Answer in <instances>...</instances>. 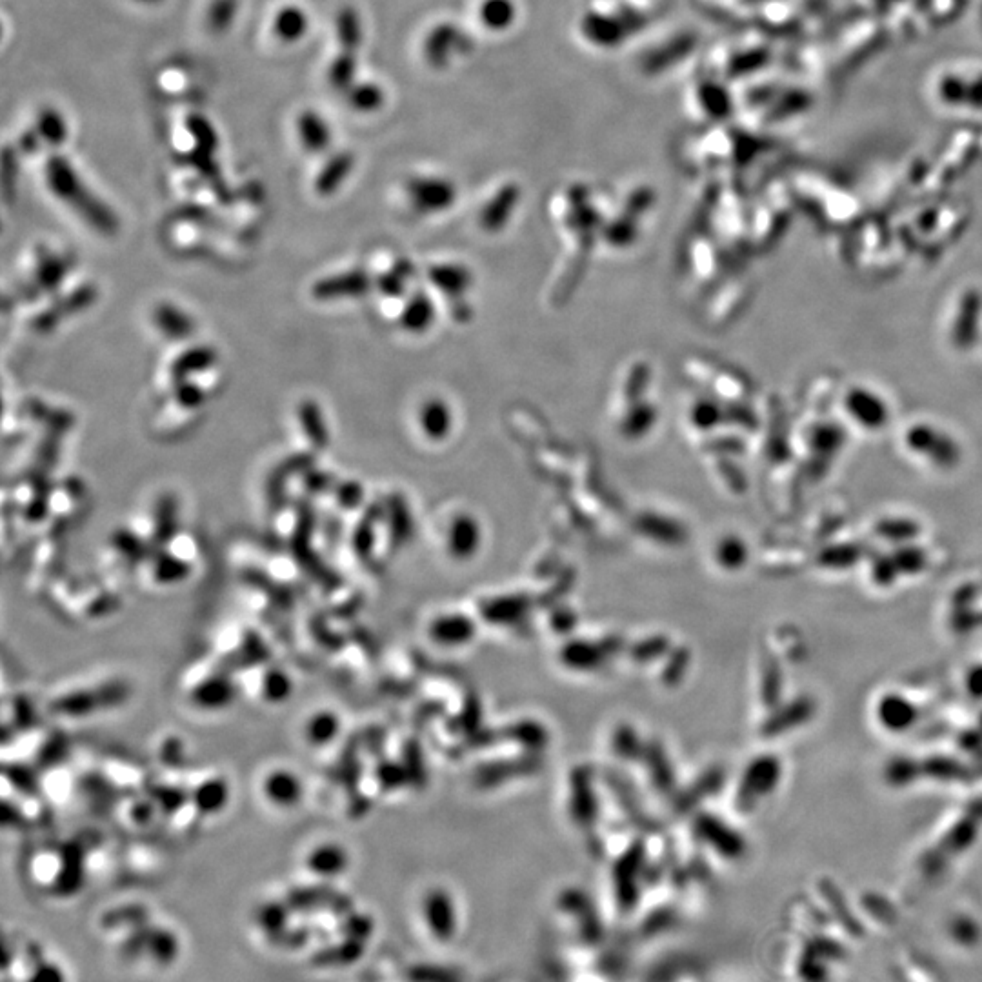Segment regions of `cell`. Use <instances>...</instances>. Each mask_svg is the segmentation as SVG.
<instances>
[{
  "label": "cell",
  "mask_w": 982,
  "mask_h": 982,
  "mask_svg": "<svg viewBox=\"0 0 982 982\" xmlns=\"http://www.w3.org/2000/svg\"><path fill=\"white\" fill-rule=\"evenodd\" d=\"M95 930L115 962L144 977H162L177 970L188 950L186 933L142 902L104 910Z\"/></svg>",
  "instance_id": "obj_1"
},
{
  "label": "cell",
  "mask_w": 982,
  "mask_h": 982,
  "mask_svg": "<svg viewBox=\"0 0 982 982\" xmlns=\"http://www.w3.org/2000/svg\"><path fill=\"white\" fill-rule=\"evenodd\" d=\"M44 173L51 193L59 201L77 211L91 228L101 231L104 235H113L117 231L119 222L115 219L113 211L84 186L79 173L64 155L51 153L44 166Z\"/></svg>",
  "instance_id": "obj_2"
},
{
  "label": "cell",
  "mask_w": 982,
  "mask_h": 982,
  "mask_svg": "<svg viewBox=\"0 0 982 982\" xmlns=\"http://www.w3.org/2000/svg\"><path fill=\"white\" fill-rule=\"evenodd\" d=\"M350 862V853L339 842H317L302 855L301 872L315 884L331 886L348 872Z\"/></svg>",
  "instance_id": "obj_3"
},
{
  "label": "cell",
  "mask_w": 982,
  "mask_h": 982,
  "mask_svg": "<svg viewBox=\"0 0 982 982\" xmlns=\"http://www.w3.org/2000/svg\"><path fill=\"white\" fill-rule=\"evenodd\" d=\"M261 793L264 801L277 810H293L304 799V782L295 770L277 766L262 775Z\"/></svg>",
  "instance_id": "obj_4"
},
{
  "label": "cell",
  "mask_w": 982,
  "mask_h": 982,
  "mask_svg": "<svg viewBox=\"0 0 982 982\" xmlns=\"http://www.w3.org/2000/svg\"><path fill=\"white\" fill-rule=\"evenodd\" d=\"M310 26V13L306 8L297 2H288L273 13L270 31L273 39L281 44H297L310 33Z\"/></svg>",
  "instance_id": "obj_5"
},
{
  "label": "cell",
  "mask_w": 982,
  "mask_h": 982,
  "mask_svg": "<svg viewBox=\"0 0 982 982\" xmlns=\"http://www.w3.org/2000/svg\"><path fill=\"white\" fill-rule=\"evenodd\" d=\"M295 130H297V139L301 142L302 150L313 153V155H321V153L330 150L331 142H333V131H331L330 122L326 121V117L322 115L321 111H317L315 108H304V110L299 111L297 121H295Z\"/></svg>",
  "instance_id": "obj_6"
},
{
  "label": "cell",
  "mask_w": 982,
  "mask_h": 982,
  "mask_svg": "<svg viewBox=\"0 0 982 982\" xmlns=\"http://www.w3.org/2000/svg\"><path fill=\"white\" fill-rule=\"evenodd\" d=\"M368 277L362 271H346L339 275H330L326 279L315 282L311 295L317 301H335L346 297H359L368 290Z\"/></svg>",
  "instance_id": "obj_7"
},
{
  "label": "cell",
  "mask_w": 982,
  "mask_h": 982,
  "mask_svg": "<svg viewBox=\"0 0 982 982\" xmlns=\"http://www.w3.org/2000/svg\"><path fill=\"white\" fill-rule=\"evenodd\" d=\"M190 792V790H188ZM190 801L202 817L221 813L230 802V786L221 775L202 779L190 792Z\"/></svg>",
  "instance_id": "obj_8"
},
{
  "label": "cell",
  "mask_w": 982,
  "mask_h": 982,
  "mask_svg": "<svg viewBox=\"0 0 982 982\" xmlns=\"http://www.w3.org/2000/svg\"><path fill=\"white\" fill-rule=\"evenodd\" d=\"M95 297H97V291L93 286L90 284L81 286L79 290L64 295L61 301L51 306L50 310L42 311L41 315L35 319V326L42 331L51 330L64 315L79 313L84 308H88L91 302L95 301Z\"/></svg>",
  "instance_id": "obj_9"
},
{
  "label": "cell",
  "mask_w": 982,
  "mask_h": 982,
  "mask_svg": "<svg viewBox=\"0 0 982 982\" xmlns=\"http://www.w3.org/2000/svg\"><path fill=\"white\" fill-rule=\"evenodd\" d=\"M353 164H355V159H353L350 151H337L335 155H331L313 181L315 193L321 197H331L335 191L341 188L342 182L348 179V175L353 170Z\"/></svg>",
  "instance_id": "obj_10"
},
{
  "label": "cell",
  "mask_w": 982,
  "mask_h": 982,
  "mask_svg": "<svg viewBox=\"0 0 982 982\" xmlns=\"http://www.w3.org/2000/svg\"><path fill=\"white\" fill-rule=\"evenodd\" d=\"M237 690H239V684L228 682L219 675H215V677L204 679L201 684H197L193 688L191 701L204 710H217V708L221 710L233 701Z\"/></svg>",
  "instance_id": "obj_11"
},
{
  "label": "cell",
  "mask_w": 982,
  "mask_h": 982,
  "mask_svg": "<svg viewBox=\"0 0 982 982\" xmlns=\"http://www.w3.org/2000/svg\"><path fill=\"white\" fill-rule=\"evenodd\" d=\"M217 361V351L211 346H193L190 350L182 351L181 355L171 364L170 373L173 382L188 381L193 375L206 373Z\"/></svg>",
  "instance_id": "obj_12"
},
{
  "label": "cell",
  "mask_w": 982,
  "mask_h": 982,
  "mask_svg": "<svg viewBox=\"0 0 982 982\" xmlns=\"http://www.w3.org/2000/svg\"><path fill=\"white\" fill-rule=\"evenodd\" d=\"M153 322L162 331L164 337L171 341H184L190 339L195 331V322L188 313L179 310L177 306L162 302L153 311Z\"/></svg>",
  "instance_id": "obj_13"
},
{
  "label": "cell",
  "mask_w": 982,
  "mask_h": 982,
  "mask_svg": "<svg viewBox=\"0 0 982 982\" xmlns=\"http://www.w3.org/2000/svg\"><path fill=\"white\" fill-rule=\"evenodd\" d=\"M33 131L46 146L61 148L70 137V124L59 108L44 106L35 117Z\"/></svg>",
  "instance_id": "obj_14"
},
{
  "label": "cell",
  "mask_w": 982,
  "mask_h": 982,
  "mask_svg": "<svg viewBox=\"0 0 982 982\" xmlns=\"http://www.w3.org/2000/svg\"><path fill=\"white\" fill-rule=\"evenodd\" d=\"M70 268L71 262L68 257L55 255L51 251H41L39 259H37V268H35V281H37L39 290L42 293L59 290V286L66 279Z\"/></svg>",
  "instance_id": "obj_15"
},
{
  "label": "cell",
  "mask_w": 982,
  "mask_h": 982,
  "mask_svg": "<svg viewBox=\"0 0 982 982\" xmlns=\"http://www.w3.org/2000/svg\"><path fill=\"white\" fill-rule=\"evenodd\" d=\"M346 106L355 113H375L381 110L386 102V93L382 86L371 81H357L351 84L348 90L342 93Z\"/></svg>",
  "instance_id": "obj_16"
},
{
  "label": "cell",
  "mask_w": 982,
  "mask_h": 982,
  "mask_svg": "<svg viewBox=\"0 0 982 982\" xmlns=\"http://www.w3.org/2000/svg\"><path fill=\"white\" fill-rule=\"evenodd\" d=\"M341 719L331 710H319L304 724V741L313 748H324L339 737Z\"/></svg>",
  "instance_id": "obj_17"
},
{
  "label": "cell",
  "mask_w": 982,
  "mask_h": 982,
  "mask_svg": "<svg viewBox=\"0 0 982 982\" xmlns=\"http://www.w3.org/2000/svg\"><path fill=\"white\" fill-rule=\"evenodd\" d=\"M299 424L306 439L311 444V448L322 450L330 442V431L326 426V419L322 413L321 406L315 401H302L299 406Z\"/></svg>",
  "instance_id": "obj_18"
},
{
  "label": "cell",
  "mask_w": 982,
  "mask_h": 982,
  "mask_svg": "<svg viewBox=\"0 0 982 982\" xmlns=\"http://www.w3.org/2000/svg\"><path fill=\"white\" fill-rule=\"evenodd\" d=\"M193 564L186 559L179 557L177 553L162 552L157 555L153 562L151 575L157 586H173L179 582L186 581L190 577Z\"/></svg>",
  "instance_id": "obj_19"
},
{
  "label": "cell",
  "mask_w": 982,
  "mask_h": 982,
  "mask_svg": "<svg viewBox=\"0 0 982 982\" xmlns=\"http://www.w3.org/2000/svg\"><path fill=\"white\" fill-rule=\"evenodd\" d=\"M335 37L339 42V50L355 51L361 48L362 22L359 11L353 6H342L335 15Z\"/></svg>",
  "instance_id": "obj_20"
},
{
  "label": "cell",
  "mask_w": 982,
  "mask_h": 982,
  "mask_svg": "<svg viewBox=\"0 0 982 982\" xmlns=\"http://www.w3.org/2000/svg\"><path fill=\"white\" fill-rule=\"evenodd\" d=\"M311 462H313V457L306 455V453L293 455V457H288L286 461L281 462L270 475V481H268V499L273 504L281 501L284 493H286V479L310 470Z\"/></svg>",
  "instance_id": "obj_21"
},
{
  "label": "cell",
  "mask_w": 982,
  "mask_h": 982,
  "mask_svg": "<svg viewBox=\"0 0 982 982\" xmlns=\"http://www.w3.org/2000/svg\"><path fill=\"white\" fill-rule=\"evenodd\" d=\"M326 81L333 91H344L357 81V53L355 51L339 50L331 57L326 68Z\"/></svg>",
  "instance_id": "obj_22"
},
{
  "label": "cell",
  "mask_w": 982,
  "mask_h": 982,
  "mask_svg": "<svg viewBox=\"0 0 982 982\" xmlns=\"http://www.w3.org/2000/svg\"><path fill=\"white\" fill-rule=\"evenodd\" d=\"M255 692L261 695L262 701L270 702V704H281L293 692V682L288 677V673L282 672L279 668L270 670V672H261Z\"/></svg>",
  "instance_id": "obj_23"
},
{
  "label": "cell",
  "mask_w": 982,
  "mask_h": 982,
  "mask_svg": "<svg viewBox=\"0 0 982 982\" xmlns=\"http://www.w3.org/2000/svg\"><path fill=\"white\" fill-rule=\"evenodd\" d=\"M239 0H211L206 11V26L215 35H224L231 30L239 15Z\"/></svg>",
  "instance_id": "obj_24"
},
{
  "label": "cell",
  "mask_w": 982,
  "mask_h": 982,
  "mask_svg": "<svg viewBox=\"0 0 982 982\" xmlns=\"http://www.w3.org/2000/svg\"><path fill=\"white\" fill-rule=\"evenodd\" d=\"M175 528H177V501L173 497H162L159 506H157V513H155V532H153V541L159 542V544H170L175 537Z\"/></svg>",
  "instance_id": "obj_25"
},
{
  "label": "cell",
  "mask_w": 982,
  "mask_h": 982,
  "mask_svg": "<svg viewBox=\"0 0 982 982\" xmlns=\"http://www.w3.org/2000/svg\"><path fill=\"white\" fill-rule=\"evenodd\" d=\"M173 399L184 410H197L206 401V393L197 382L188 379V381L175 382Z\"/></svg>",
  "instance_id": "obj_26"
},
{
  "label": "cell",
  "mask_w": 982,
  "mask_h": 982,
  "mask_svg": "<svg viewBox=\"0 0 982 982\" xmlns=\"http://www.w3.org/2000/svg\"><path fill=\"white\" fill-rule=\"evenodd\" d=\"M159 806L155 804L153 799H146V801H133L130 804V808L126 810V819L131 822V826H148L153 817H155V810Z\"/></svg>",
  "instance_id": "obj_27"
},
{
  "label": "cell",
  "mask_w": 982,
  "mask_h": 982,
  "mask_svg": "<svg viewBox=\"0 0 982 982\" xmlns=\"http://www.w3.org/2000/svg\"><path fill=\"white\" fill-rule=\"evenodd\" d=\"M331 481L333 479H331L328 473L311 470V468L304 475V486H306V490L310 491V493H321V491L330 490Z\"/></svg>",
  "instance_id": "obj_28"
},
{
  "label": "cell",
  "mask_w": 982,
  "mask_h": 982,
  "mask_svg": "<svg viewBox=\"0 0 982 982\" xmlns=\"http://www.w3.org/2000/svg\"><path fill=\"white\" fill-rule=\"evenodd\" d=\"M361 499V486L357 482H346L337 488V501L344 508H353Z\"/></svg>",
  "instance_id": "obj_29"
},
{
  "label": "cell",
  "mask_w": 982,
  "mask_h": 982,
  "mask_svg": "<svg viewBox=\"0 0 982 982\" xmlns=\"http://www.w3.org/2000/svg\"><path fill=\"white\" fill-rule=\"evenodd\" d=\"M131 2H135V4H139V6H146V8H155V6H161V4H164L166 0H131Z\"/></svg>",
  "instance_id": "obj_30"
}]
</instances>
